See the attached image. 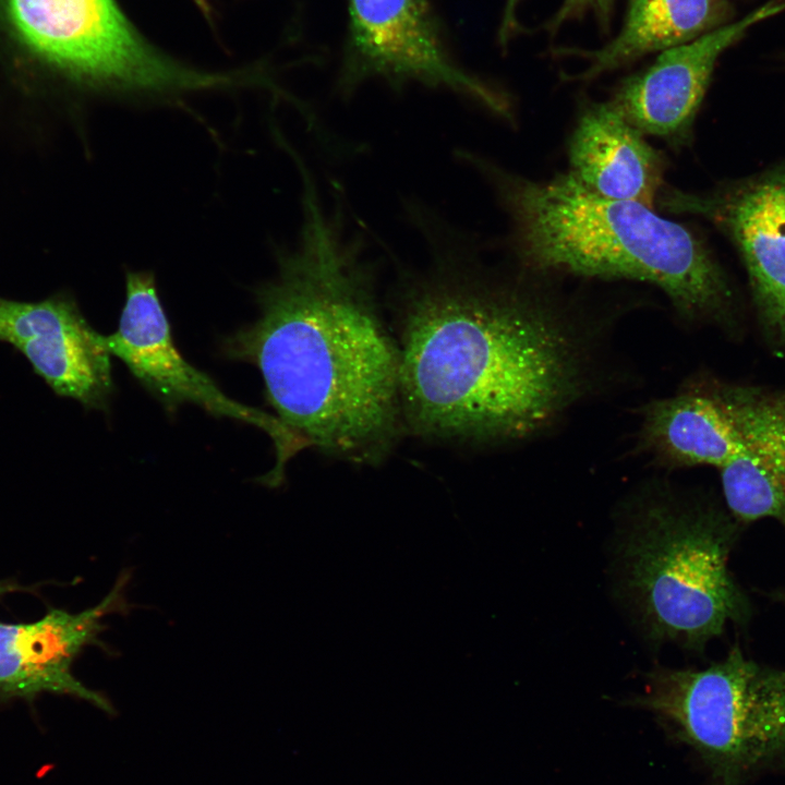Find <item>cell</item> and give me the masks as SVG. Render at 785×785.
Segmentation results:
<instances>
[{"label": "cell", "mask_w": 785, "mask_h": 785, "mask_svg": "<svg viewBox=\"0 0 785 785\" xmlns=\"http://www.w3.org/2000/svg\"><path fill=\"white\" fill-rule=\"evenodd\" d=\"M424 240V269H401L399 388L404 431L438 442L523 439L585 385L584 348L564 307L482 259L469 233L422 202L404 206Z\"/></svg>", "instance_id": "1"}, {"label": "cell", "mask_w": 785, "mask_h": 785, "mask_svg": "<svg viewBox=\"0 0 785 785\" xmlns=\"http://www.w3.org/2000/svg\"><path fill=\"white\" fill-rule=\"evenodd\" d=\"M298 245L278 250V273L257 290L261 314L225 340L254 364L279 421L304 446L376 466L406 433L397 339L376 298L377 263L346 212L327 207L306 167Z\"/></svg>", "instance_id": "2"}, {"label": "cell", "mask_w": 785, "mask_h": 785, "mask_svg": "<svg viewBox=\"0 0 785 785\" xmlns=\"http://www.w3.org/2000/svg\"><path fill=\"white\" fill-rule=\"evenodd\" d=\"M493 188L510 221L520 267L540 274L651 283L689 323L744 340L746 315L704 242L654 208L604 197L569 171L531 180L470 150L455 152Z\"/></svg>", "instance_id": "3"}, {"label": "cell", "mask_w": 785, "mask_h": 785, "mask_svg": "<svg viewBox=\"0 0 785 785\" xmlns=\"http://www.w3.org/2000/svg\"><path fill=\"white\" fill-rule=\"evenodd\" d=\"M733 519L713 506L663 499L638 512L623 558L653 639L700 648L745 618L747 602L728 569Z\"/></svg>", "instance_id": "4"}, {"label": "cell", "mask_w": 785, "mask_h": 785, "mask_svg": "<svg viewBox=\"0 0 785 785\" xmlns=\"http://www.w3.org/2000/svg\"><path fill=\"white\" fill-rule=\"evenodd\" d=\"M647 677L631 703L698 753L710 785H742L785 765V671L735 647L704 669L656 668Z\"/></svg>", "instance_id": "5"}, {"label": "cell", "mask_w": 785, "mask_h": 785, "mask_svg": "<svg viewBox=\"0 0 785 785\" xmlns=\"http://www.w3.org/2000/svg\"><path fill=\"white\" fill-rule=\"evenodd\" d=\"M7 7L28 48L95 88L160 95L232 83L228 75L192 70L156 52L114 0H7Z\"/></svg>", "instance_id": "6"}, {"label": "cell", "mask_w": 785, "mask_h": 785, "mask_svg": "<svg viewBox=\"0 0 785 785\" xmlns=\"http://www.w3.org/2000/svg\"><path fill=\"white\" fill-rule=\"evenodd\" d=\"M348 23L336 90L350 99L371 80L401 92L416 83L446 89L507 120L508 97L455 59L431 0H347Z\"/></svg>", "instance_id": "7"}, {"label": "cell", "mask_w": 785, "mask_h": 785, "mask_svg": "<svg viewBox=\"0 0 785 785\" xmlns=\"http://www.w3.org/2000/svg\"><path fill=\"white\" fill-rule=\"evenodd\" d=\"M111 355L169 411L193 403L215 416H227L265 431L274 440L277 463L267 476L282 481L288 458L304 446L277 416L229 398L205 373L178 351L160 302L155 277L148 271H126L125 303L118 329L102 335Z\"/></svg>", "instance_id": "8"}, {"label": "cell", "mask_w": 785, "mask_h": 785, "mask_svg": "<svg viewBox=\"0 0 785 785\" xmlns=\"http://www.w3.org/2000/svg\"><path fill=\"white\" fill-rule=\"evenodd\" d=\"M656 205L703 217L732 240L746 268L760 339L785 359V166L711 192L663 188Z\"/></svg>", "instance_id": "9"}, {"label": "cell", "mask_w": 785, "mask_h": 785, "mask_svg": "<svg viewBox=\"0 0 785 785\" xmlns=\"http://www.w3.org/2000/svg\"><path fill=\"white\" fill-rule=\"evenodd\" d=\"M781 387L701 375L644 410L641 445L673 468L733 459L774 408Z\"/></svg>", "instance_id": "10"}, {"label": "cell", "mask_w": 785, "mask_h": 785, "mask_svg": "<svg viewBox=\"0 0 785 785\" xmlns=\"http://www.w3.org/2000/svg\"><path fill=\"white\" fill-rule=\"evenodd\" d=\"M130 579L123 570L108 594L82 612L51 607L32 623H0V705L14 700L32 705L40 695L52 693L84 700L114 715L110 700L78 680L72 665L88 645L108 650L99 638L106 629L101 619L130 611L125 597Z\"/></svg>", "instance_id": "11"}, {"label": "cell", "mask_w": 785, "mask_h": 785, "mask_svg": "<svg viewBox=\"0 0 785 785\" xmlns=\"http://www.w3.org/2000/svg\"><path fill=\"white\" fill-rule=\"evenodd\" d=\"M0 341L21 352L56 395L88 410L108 408L111 354L71 295L35 302L0 298Z\"/></svg>", "instance_id": "12"}, {"label": "cell", "mask_w": 785, "mask_h": 785, "mask_svg": "<svg viewBox=\"0 0 785 785\" xmlns=\"http://www.w3.org/2000/svg\"><path fill=\"white\" fill-rule=\"evenodd\" d=\"M784 10L785 0H771L740 20L661 52L644 72L621 81L608 102L642 134L673 146L688 143L720 56L753 25Z\"/></svg>", "instance_id": "13"}, {"label": "cell", "mask_w": 785, "mask_h": 785, "mask_svg": "<svg viewBox=\"0 0 785 785\" xmlns=\"http://www.w3.org/2000/svg\"><path fill=\"white\" fill-rule=\"evenodd\" d=\"M568 156L569 172L592 192L655 207L664 188V158L609 102L582 107Z\"/></svg>", "instance_id": "14"}, {"label": "cell", "mask_w": 785, "mask_h": 785, "mask_svg": "<svg viewBox=\"0 0 785 785\" xmlns=\"http://www.w3.org/2000/svg\"><path fill=\"white\" fill-rule=\"evenodd\" d=\"M729 15L726 0H629L621 29L602 48H564L557 53L587 60L588 67L572 78L589 81L649 53L690 43L729 23Z\"/></svg>", "instance_id": "15"}, {"label": "cell", "mask_w": 785, "mask_h": 785, "mask_svg": "<svg viewBox=\"0 0 785 785\" xmlns=\"http://www.w3.org/2000/svg\"><path fill=\"white\" fill-rule=\"evenodd\" d=\"M718 472L735 520L771 518L785 527V386L765 421Z\"/></svg>", "instance_id": "16"}, {"label": "cell", "mask_w": 785, "mask_h": 785, "mask_svg": "<svg viewBox=\"0 0 785 785\" xmlns=\"http://www.w3.org/2000/svg\"><path fill=\"white\" fill-rule=\"evenodd\" d=\"M615 0H564L557 12L546 24L548 32L555 33L566 22L593 14L600 29L607 33L612 22Z\"/></svg>", "instance_id": "17"}, {"label": "cell", "mask_w": 785, "mask_h": 785, "mask_svg": "<svg viewBox=\"0 0 785 785\" xmlns=\"http://www.w3.org/2000/svg\"><path fill=\"white\" fill-rule=\"evenodd\" d=\"M519 2L520 0H506L505 2L502 22L498 29V44L503 48H506L511 37L516 35L520 28L517 21V9Z\"/></svg>", "instance_id": "18"}, {"label": "cell", "mask_w": 785, "mask_h": 785, "mask_svg": "<svg viewBox=\"0 0 785 785\" xmlns=\"http://www.w3.org/2000/svg\"><path fill=\"white\" fill-rule=\"evenodd\" d=\"M39 584L23 585L14 579L0 580V599L13 592H36Z\"/></svg>", "instance_id": "19"}, {"label": "cell", "mask_w": 785, "mask_h": 785, "mask_svg": "<svg viewBox=\"0 0 785 785\" xmlns=\"http://www.w3.org/2000/svg\"><path fill=\"white\" fill-rule=\"evenodd\" d=\"M195 1L201 5V8H205V7H206L205 0H195Z\"/></svg>", "instance_id": "20"}]
</instances>
